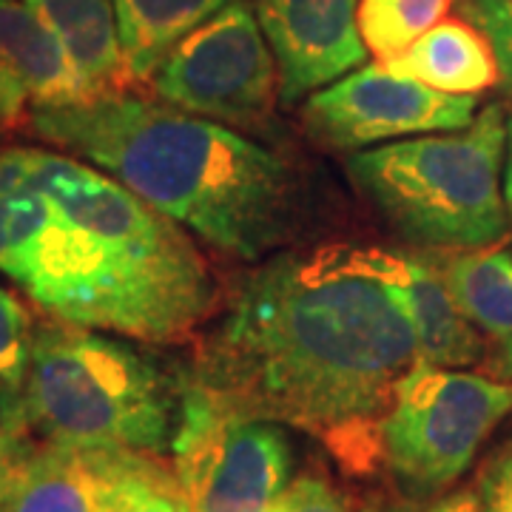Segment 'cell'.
<instances>
[{"instance_id":"1","label":"cell","mask_w":512,"mask_h":512,"mask_svg":"<svg viewBox=\"0 0 512 512\" xmlns=\"http://www.w3.org/2000/svg\"><path fill=\"white\" fill-rule=\"evenodd\" d=\"M419 365L376 248L276 251L239 279L185 382L245 416L316 439L348 476L382 467V419Z\"/></svg>"},{"instance_id":"2","label":"cell","mask_w":512,"mask_h":512,"mask_svg":"<svg viewBox=\"0 0 512 512\" xmlns=\"http://www.w3.org/2000/svg\"><path fill=\"white\" fill-rule=\"evenodd\" d=\"M0 274L57 322L177 345L217 305L183 225L66 151H0Z\"/></svg>"},{"instance_id":"3","label":"cell","mask_w":512,"mask_h":512,"mask_svg":"<svg viewBox=\"0 0 512 512\" xmlns=\"http://www.w3.org/2000/svg\"><path fill=\"white\" fill-rule=\"evenodd\" d=\"M26 120L40 140L106 171L222 254L259 262L299 231L293 165L237 128L128 89L40 106Z\"/></svg>"},{"instance_id":"4","label":"cell","mask_w":512,"mask_h":512,"mask_svg":"<svg viewBox=\"0 0 512 512\" xmlns=\"http://www.w3.org/2000/svg\"><path fill=\"white\" fill-rule=\"evenodd\" d=\"M183 396L185 373L134 339L57 319L35 328L20 387L35 439L154 456L171 453Z\"/></svg>"},{"instance_id":"5","label":"cell","mask_w":512,"mask_h":512,"mask_svg":"<svg viewBox=\"0 0 512 512\" xmlns=\"http://www.w3.org/2000/svg\"><path fill=\"white\" fill-rule=\"evenodd\" d=\"M504 154L507 111L490 103L467 128L353 151L348 174L407 242L481 251L501 245L512 225L504 200Z\"/></svg>"},{"instance_id":"6","label":"cell","mask_w":512,"mask_h":512,"mask_svg":"<svg viewBox=\"0 0 512 512\" xmlns=\"http://www.w3.org/2000/svg\"><path fill=\"white\" fill-rule=\"evenodd\" d=\"M512 413V379L416 365L382 419V467L407 501L444 495Z\"/></svg>"},{"instance_id":"7","label":"cell","mask_w":512,"mask_h":512,"mask_svg":"<svg viewBox=\"0 0 512 512\" xmlns=\"http://www.w3.org/2000/svg\"><path fill=\"white\" fill-rule=\"evenodd\" d=\"M171 467L191 512H271L291 484L293 447L282 424L231 410L185 382Z\"/></svg>"},{"instance_id":"8","label":"cell","mask_w":512,"mask_h":512,"mask_svg":"<svg viewBox=\"0 0 512 512\" xmlns=\"http://www.w3.org/2000/svg\"><path fill=\"white\" fill-rule=\"evenodd\" d=\"M276 86L274 52L242 0L188 32L148 77V89L160 100L231 128L265 123Z\"/></svg>"},{"instance_id":"9","label":"cell","mask_w":512,"mask_h":512,"mask_svg":"<svg viewBox=\"0 0 512 512\" xmlns=\"http://www.w3.org/2000/svg\"><path fill=\"white\" fill-rule=\"evenodd\" d=\"M478 97L444 94L384 63L359 66L336 83L313 92L302 123L319 146L362 151L421 134L458 131L473 123Z\"/></svg>"},{"instance_id":"10","label":"cell","mask_w":512,"mask_h":512,"mask_svg":"<svg viewBox=\"0 0 512 512\" xmlns=\"http://www.w3.org/2000/svg\"><path fill=\"white\" fill-rule=\"evenodd\" d=\"M359 0H254V15L274 52L279 97L296 103L365 66Z\"/></svg>"},{"instance_id":"11","label":"cell","mask_w":512,"mask_h":512,"mask_svg":"<svg viewBox=\"0 0 512 512\" xmlns=\"http://www.w3.org/2000/svg\"><path fill=\"white\" fill-rule=\"evenodd\" d=\"M92 97L60 40L26 0H0V123Z\"/></svg>"},{"instance_id":"12","label":"cell","mask_w":512,"mask_h":512,"mask_svg":"<svg viewBox=\"0 0 512 512\" xmlns=\"http://www.w3.org/2000/svg\"><path fill=\"white\" fill-rule=\"evenodd\" d=\"M376 259L402 296L416 336L419 365L473 367L487 362V339L458 305L441 265L387 248H376Z\"/></svg>"},{"instance_id":"13","label":"cell","mask_w":512,"mask_h":512,"mask_svg":"<svg viewBox=\"0 0 512 512\" xmlns=\"http://www.w3.org/2000/svg\"><path fill=\"white\" fill-rule=\"evenodd\" d=\"M128 453L37 439L6 512H111Z\"/></svg>"},{"instance_id":"14","label":"cell","mask_w":512,"mask_h":512,"mask_svg":"<svg viewBox=\"0 0 512 512\" xmlns=\"http://www.w3.org/2000/svg\"><path fill=\"white\" fill-rule=\"evenodd\" d=\"M60 40L89 94L131 89L114 0H26Z\"/></svg>"},{"instance_id":"15","label":"cell","mask_w":512,"mask_h":512,"mask_svg":"<svg viewBox=\"0 0 512 512\" xmlns=\"http://www.w3.org/2000/svg\"><path fill=\"white\" fill-rule=\"evenodd\" d=\"M382 63L390 72L413 77L444 94L478 97L498 86L493 43L464 18H444L410 43L402 55Z\"/></svg>"},{"instance_id":"16","label":"cell","mask_w":512,"mask_h":512,"mask_svg":"<svg viewBox=\"0 0 512 512\" xmlns=\"http://www.w3.org/2000/svg\"><path fill=\"white\" fill-rule=\"evenodd\" d=\"M458 305L487 339V365L512 379V251L493 245L441 262Z\"/></svg>"},{"instance_id":"17","label":"cell","mask_w":512,"mask_h":512,"mask_svg":"<svg viewBox=\"0 0 512 512\" xmlns=\"http://www.w3.org/2000/svg\"><path fill=\"white\" fill-rule=\"evenodd\" d=\"M234 0H114L131 86L151 72L188 32Z\"/></svg>"},{"instance_id":"18","label":"cell","mask_w":512,"mask_h":512,"mask_svg":"<svg viewBox=\"0 0 512 512\" xmlns=\"http://www.w3.org/2000/svg\"><path fill=\"white\" fill-rule=\"evenodd\" d=\"M456 0H359V35L379 63L402 55L410 43L447 18Z\"/></svg>"},{"instance_id":"19","label":"cell","mask_w":512,"mask_h":512,"mask_svg":"<svg viewBox=\"0 0 512 512\" xmlns=\"http://www.w3.org/2000/svg\"><path fill=\"white\" fill-rule=\"evenodd\" d=\"M111 512H191L174 467L154 453L131 450L114 493Z\"/></svg>"},{"instance_id":"20","label":"cell","mask_w":512,"mask_h":512,"mask_svg":"<svg viewBox=\"0 0 512 512\" xmlns=\"http://www.w3.org/2000/svg\"><path fill=\"white\" fill-rule=\"evenodd\" d=\"M35 319L15 291L0 285V382L20 390L29 367Z\"/></svg>"},{"instance_id":"21","label":"cell","mask_w":512,"mask_h":512,"mask_svg":"<svg viewBox=\"0 0 512 512\" xmlns=\"http://www.w3.org/2000/svg\"><path fill=\"white\" fill-rule=\"evenodd\" d=\"M458 12L493 43L498 86L512 97V0H458Z\"/></svg>"},{"instance_id":"22","label":"cell","mask_w":512,"mask_h":512,"mask_svg":"<svg viewBox=\"0 0 512 512\" xmlns=\"http://www.w3.org/2000/svg\"><path fill=\"white\" fill-rule=\"evenodd\" d=\"M271 512H350V504L322 470H305L282 490Z\"/></svg>"},{"instance_id":"23","label":"cell","mask_w":512,"mask_h":512,"mask_svg":"<svg viewBox=\"0 0 512 512\" xmlns=\"http://www.w3.org/2000/svg\"><path fill=\"white\" fill-rule=\"evenodd\" d=\"M476 493L481 512H512V441L481 464Z\"/></svg>"},{"instance_id":"24","label":"cell","mask_w":512,"mask_h":512,"mask_svg":"<svg viewBox=\"0 0 512 512\" xmlns=\"http://www.w3.org/2000/svg\"><path fill=\"white\" fill-rule=\"evenodd\" d=\"M35 444V433L29 427H3L0 430V512H6L20 467H23L26 456L35 450Z\"/></svg>"},{"instance_id":"25","label":"cell","mask_w":512,"mask_h":512,"mask_svg":"<svg viewBox=\"0 0 512 512\" xmlns=\"http://www.w3.org/2000/svg\"><path fill=\"white\" fill-rule=\"evenodd\" d=\"M3 427H29L23 416V399L20 390L0 382V430Z\"/></svg>"},{"instance_id":"26","label":"cell","mask_w":512,"mask_h":512,"mask_svg":"<svg viewBox=\"0 0 512 512\" xmlns=\"http://www.w3.org/2000/svg\"><path fill=\"white\" fill-rule=\"evenodd\" d=\"M427 512H481L476 490H453L436 498V504Z\"/></svg>"},{"instance_id":"27","label":"cell","mask_w":512,"mask_h":512,"mask_svg":"<svg viewBox=\"0 0 512 512\" xmlns=\"http://www.w3.org/2000/svg\"><path fill=\"white\" fill-rule=\"evenodd\" d=\"M504 200L512 217V120H507V154H504Z\"/></svg>"},{"instance_id":"28","label":"cell","mask_w":512,"mask_h":512,"mask_svg":"<svg viewBox=\"0 0 512 512\" xmlns=\"http://www.w3.org/2000/svg\"><path fill=\"white\" fill-rule=\"evenodd\" d=\"M362 512H421L416 507V501H384V498H376L362 507Z\"/></svg>"}]
</instances>
